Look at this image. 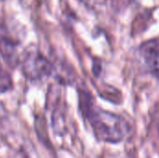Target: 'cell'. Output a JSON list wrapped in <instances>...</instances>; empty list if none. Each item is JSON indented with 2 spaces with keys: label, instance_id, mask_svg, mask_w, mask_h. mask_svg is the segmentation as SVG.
Instances as JSON below:
<instances>
[{
  "label": "cell",
  "instance_id": "obj_1",
  "mask_svg": "<svg viewBox=\"0 0 159 158\" xmlns=\"http://www.w3.org/2000/svg\"><path fill=\"white\" fill-rule=\"evenodd\" d=\"M84 113L89 120L96 137L105 142H121L129 133L128 123L119 115L102 109H95L84 99Z\"/></svg>",
  "mask_w": 159,
  "mask_h": 158
},
{
  "label": "cell",
  "instance_id": "obj_2",
  "mask_svg": "<svg viewBox=\"0 0 159 158\" xmlns=\"http://www.w3.org/2000/svg\"><path fill=\"white\" fill-rule=\"evenodd\" d=\"M21 72L31 81H39L48 76L52 71L50 61L36 47L26 48L20 57Z\"/></svg>",
  "mask_w": 159,
  "mask_h": 158
},
{
  "label": "cell",
  "instance_id": "obj_3",
  "mask_svg": "<svg viewBox=\"0 0 159 158\" xmlns=\"http://www.w3.org/2000/svg\"><path fill=\"white\" fill-rule=\"evenodd\" d=\"M139 53L149 72L159 79V39H151L142 44Z\"/></svg>",
  "mask_w": 159,
  "mask_h": 158
},
{
  "label": "cell",
  "instance_id": "obj_4",
  "mask_svg": "<svg viewBox=\"0 0 159 158\" xmlns=\"http://www.w3.org/2000/svg\"><path fill=\"white\" fill-rule=\"evenodd\" d=\"M13 87L12 78L0 61V93L10 90Z\"/></svg>",
  "mask_w": 159,
  "mask_h": 158
}]
</instances>
